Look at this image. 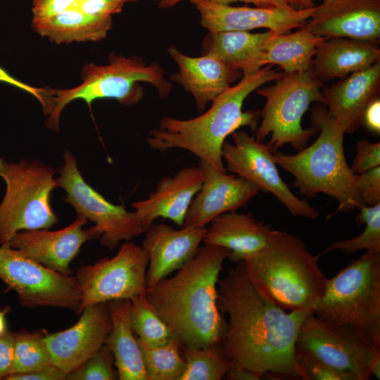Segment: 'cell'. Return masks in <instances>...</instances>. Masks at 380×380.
<instances>
[{"mask_svg":"<svg viewBox=\"0 0 380 380\" xmlns=\"http://www.w3.org/2000/svg\"><path fill=\"white\" fill-rule=\"evenodd\" d=\"M218 281L219 310L228 316L222 341L233 365L263 376L280 375L305 379L296 360L300 327L311 314L286 312L251 281L242 262Z\"/></svg>","mask_w":380,"mask_h":380,"instance_id":"obj_1","label":"cell"},{"mask_svg":"<svg viewBox=\"0 0 380 380\" xmlns=\"http://www.w3.org/2000/svg\"><path fill=\"white\" fill-rule=\"evenodd\" d=\"M230 251L200 246L194 256L151 288L146 295L181 346L221 343L227 329L217 305V284Z\"/></svg>","mask_w":380,"mask_h":380,"instance_id":"obj_2","label":"cell"},{"mask_svg":"<svg viewBox=\"0 0 380 380\" xmlns=\"http://www.w3.org/2000/svg\"><path fill=\"white\" fill-rule=\"evenodd\" d=\"M272 66L267 65L255 73L243 75L198 117L189 120L163 117L158 126L148 132L146 143L156 151H188L200 160L227 172L222 156L223 144L229 134L242 127L257 128L260 111H243V105L253 91L282 76L284 72L272 70Z\"/></svg>","mask_w":380,"mask_h":380,"instance_id":"obj_3","label":"cell"},{"mask_svg":"<svg viewBox=\"0 0 380 380\" xmlns=\"http://www.w3.org/2000/svg\"><path fill=\"white\" fill-rule=\"evenodd\" d=\"M303 241L272 230L266 244L241 262L253 284L285 310L314 311L327 278Z\"/></svg>","mask_w":380,"mask_h":380,"instance_id":"obj_4","label":"cell"},{"mask_svg":"<svg viewBox=\"0 0 380 380\" xmlns=\"http://www.w3.org/2000/svg\"><path fill=\"white\" fill-rule=\"evenodd\" d=\"M312 126L319 132L317 139L297 153H274L279 166L291 174V186L308 198L323 194L336 200L337 211L348 212L365 205L356 188L357 175L345 156V131L329 115L327 109L313 107Z\"/></svg>","mask_w":380,"mask_h":380,"instance_id":"obj_5","label":"cell"},{"mask_svg":"<svg viewBox=\"0 0 380 380\" xmlns=\"http://www.w3.org/2000/svg\"><path fill=\"white\" fill-rule=\"evenodd\" d=\"M81 84L70 89H51L49 103L43 112L48 116L47 127L57 132L64 108L75 100L84 101L89 106L97 99H112L131 106L144 96L140 82L152 84L161 98L172 90V83L165 78V70L157 63L147 65L137 56L125 57L110 54L107 65L86 64L82 68Z\"/></svg>","mask_w":380,"mask_h":380,"instance_id":"obj_6","label":"cell"},{"mask_svg":"<svg viewBox=\"0 0 380 380\" xmlns=\"http://www.w3.org/2000/svg\"><path fill=\"white\" fill-rule=\"evenodd\" d=\"M314 314L354 329L380 348V252L366 251L327 279Z\"/></svg>","mask_w":380,"mask_h":380,"instance_id":"obj_7","label":"cell"},{"mask_svg":"<svg viewBox=\"0 0 380 380\" xmlns=\"http://www.w3.org/2000/svg\"><path fill=\"white\" fill-rule=\"evenodd\" d=\"M275 82L258 88L257 93L266 99L260 111L261 122L255 129L254 138L266 144L274 153L285 144L299 151L318 129L312 126L304 129L301 120L313 102L324 104L322 82L313 74L312 68L305 71L284 72Z\"/></svg>","mask_w":380,"mask_h":380,"instance_id":"obj_8","label":"cell"},{"mask_svg":"<svg viewBox=\"0 0 380 380\" xmlns=\"http://www.w3.org/2000/svg\"><path fill=\"white\" fill-rule=\"evenodd\" d=\"M55 170L38 161L10 162L0 158V177L6 193L0 203V245L25 230L49 229L58 219L50 204L58 186Z\"/></svg>","mask_w":380,"mask_h":380,"instance_id":"obj_9","label":"cell"},{"mask_svg":"<svg viewBox=\"0 0 380 380\" xmlns=\"http://www.w3.org/2000/svg\"><path fill=\"white\" fill-rule=\"evenodd\" d=\"M296 348L355 380L380 378V348L354 329L329 324L314 313L303 322Z\"/></svg>","mask_w":380,"mask_h":380,"instance_id":"obj_10","label":"cell"},{"mask_svg":"<svg viewBox=\"0 0 380 380\" xmlns=\"http://www.w3.org/2000/svg\"><path fill=\"white\" fill-rule=\"evenodd\" d=\"M0 279L24 307H56L79 314L81 292L75 276L52 270L8 244L0 246Z\"/></svg>","mask_w":380,"mask_h":380,"instance_id":"obj_11","label":"cell"},{"mask_svg":"<svg viewBox=\"0 0 380 380\" xmlns=\"http://www.w3.org/2000/svg\"><path fill=\"white\" fill-rule=\"evenodd\" d=\"M147 267L144 249L131 241H125L113 257L80 267L75 275L81 292L79 314L91 305L145 293Z\"/></svg>","mask_w":380,"mask_h":380,"instance_id":"obj_12","label":"cell"},{"mask_svg":"<svg viewBox=\"0 0 380 380\" xmlns=\"http://www.w3.org/2000/svg\"><path fill=\"white\" fill-rule=\"evenodd\" d=\"M63 159L57 178L58 186L65 189V200L77 215L94 222L103 246L112 250L121 241H131L144 233L134 212L111 203L85 182L71 152L65 151Z\"/></svg>","mask_w":380,"mask_h":380,"instance_id":"obj_13","label":"cell"},{"mask_svg":"<svg viewBox=\"0 0 380 380\" xmlns=\"http://www.w3.org/2000/svg\"><path fill=\"white\" fill-rule=\"evenodd\" d=\"M233 143L227 139L222 156L226 170L254 184L260 191L271 193L294 216L315 220L319 212L305 200L297 197L283 181L274 159V152L244 130L232 134Z\"/></svg>","mask_w":380,"mask_h":380,"instance_id":"obj_14","label":"cell"},{"mask_svg":"<svg viewBox=\"0 0 380 380\" xmlns=\"http://www.w3.org/2000/svg\"><path fill=\"white\" fill-rule=\"evenodd\" d=\"M200 15L202 27L209 32L250 31L266 28L275 34L304 26L316 6L305 9L279 7L232 6L208 0H189Z\"/></svg>","mask_w":380,"mask_h":380,"instance_id":"obj_15","label":"cell"},{"mask_svg":"<svg viewBox=\"0 0 380 380\" xmlns=\"http://www.w3.org/2000/svg\"><path fill=\"white\" fill-rule=\"evenodd\" d=\"M80 314L73 326L44 337L52 364L66 374L106 344L112 327L108 303L89 305Z\"/></svg>","mask_w":380,"mask_h":380,"instance_id":"obj_16","label":"cell"},{"mask_svg":"<svg viewBox=\"0 0 380 380\" xmlns=\"http://www.w3.org/2000/svg\"><path fill=\"white\" fill-rule=\"evenodd\" d=\"M87 222L84 217L77 215L72 223L57 231H21L13 236L8 246L52 270L70 274V264L83 243L100 238L94 226L83 228Z\"/></svg>","mask_w":380,"mask_h":380,"instance_id":"obj_17","label":"cell"},{"mask_svg":"<svg viewBox=\"0 0 380 380\" xmlns=\"http://www.w3.org/2000/svg\"><path fill=\"white\" fill-rule=\"evenodd\" d=\"M204 171L202 185L193 198L182 227L202 226L215 217L246 205L260 191L250 181L227 174L200 160Z\"/></svg>","mask_w":380,"mask_h":380,"instance_id":"obj_18","label":"cell"},{"mask_svg":"<svg viewBox=\"0 0 380 380\" xmlns=\"http://www.w3.org/2000/svg\"><path fill=\"white\" fill-rule=\"evenodd\" d=\"M305 26L327 38L345 37L377 42L380 0H331L316 6Z\"/></svg>","mask_w":380,"mask_h":380,"instance_id":"obj_19","label":"cell"},{"mask_svg":"<svg viewBox=\"0 0 380 380\" xmlns=\"http://www.w3.org/2000/svg\"><path fill=\"white\" fill-rule=\"evenodd\" d=\"M205 231L206 227L202 226L175 229L165 223L151 225L144 232L141 246L148 258L147 289L192 258L203 241Z\"/></svg>","mask_w":380,"mask_h":380,"instance_id":"obj_20","label":"cell"},{"mask_svg":"<svg viewBox=\"0 0 380 380\" xmlns=\"http://www.w3.org/2000/svg\"><path fill=\"white\" fill-rule=\"evenodd\" d=\"M203 179L204 171L200 165L182 167L173 176L163 177L146 198L133 203L135 216L144 232L158 217L182 227Z\"/></svg>","mask_w":380,"mask_h":380,"instance_id":"obj_21","label":"cell"},{"mask_svg":"<svg viewBox=\"0 0 380 380\" xmlns=\"http://www.w3.org/2000/svg\"><path fill=\"white\" fill-rule=\"evenodd\" d=\"M167 51L178 67V71L171 75V80L192 94L200 113L239 77L240 70L215 55L204 53L199 57H191L175 46H170Z\"/></svg>","mask_w":380,"mask_h":380,"instance_id":"obj_22","label":"cell"},{"mask_svg":"<svg viewBox=\"0 0 380 380\" xmlns=\"http://www.w3.org/2000/svg\"><path fill=\"white\" fill-rule=\"evenodd\" d=\"M379 86L380 61L323 88L324 105L329 115L345 132L352 133L362 125L366 107L379 97Z\"/></svg>","mask_w":380,"mask_h":380,"instance_id":"obj_23","label":"cell"},{"mask_svg":"<svg viewBox=\"0 0 380 380\" xmlns=\"http://www.w3.org/2000/svg\"><path fill=\"white\" fill-rule=\"evenodd\" d=\"M210 223L203 243L228 249L230 251L228 259L235 262L261 249L273 230L251 214L238 213L236 210L222 213Z\"/></svg>","mask_w":380,"mask_h":380,"instance_id":"obj_24","label":"cell"},{"mask_svg":"<svg viewBox=\"0 0 380 380\" xmlns=\"http://www.w3.org/2000/svg\"><path fill=\"white\" fill-rule=\"evenodd\" d=\"M380 61L376 42L345 37L327 38L318 47L312 70L319 80L344 78Z\"/></svg>","mask_w":380,"mask_h":380,"instance_id":"obj_25","label":"cell"},{"mask_svg":"<svg viewBox=\"0 0 380 380\" xmlns=\"http://www.w3.org/2000/svg\"><path fill=\"white\" fill-rule=\"evenodd\" d=\"M130 305V300L108 303L112 327L106 345L113 356L118 379L148 380L141 346L131 324Z\"/></svg>","mask_w":380,"mask_h":380,"instance_id":"obj_26","label":"cell"},{"mask_svg":"<svg viewBox=\"0 0 380 380\" xmlns=\"http://www.w3.org/2000/svg\"><path fill=\"white\" fill-rule=\"evenodd\" d=\"M273 34L271 30L252 33L249 31L209 32L203 44L204 53H210L243 72H256L260 64L265 41Z\"/></svg>","mask_w":380,"mask_h":380,"instance_id":"obj_27","label":"cell"},{"mask_svg":"<svg viewBox=\"0 0 380 380\" xmlns=\"http://www.w3.org/2000/svg\"><path fill=\"white\" fill-rule=\"evenodd\" d=\"M326 39L305 25L294 32L273 34L264 44L260 64L277 65L286 73L308 70Z\"/></svg>","mask_w":380,"mask_h":380,"instance_id":"obj_28","label":"cell"},{"mask_svg":"<svg viewBox=\"0 0 380 380\" xmlns=\"http://www.w3.org/2000/svg\"><path fill=\"white\" fill-rule=\"evenodd\" d=\"M112 23V18L94 16L72 8L45 19L32 20V27L51 42L68 44L101 40Z\"/></svg>","mask_w":380,"mask_h":380,"instance_id":"obj_29","label":"cell"},{"mask_svg":"<svg viewBox=\"0 0 380 380\" xmlns=\"http://www.w3.org/2000/svg\"><path fill=\"white\" fill-rule=\"evenodd\" d=\"M185 369L180 380H220L232 362L221 343L204 346H181Z\"/></svg>","mask_w":380,"mask_h":380,"instance_id":"obj_30","label":"cell"},{"mask_svg":"<svg viewBox=\"0 0 380 380\" xmlns=\"http://www.w3.org/2000/svg\"><path fill=\"white\" fill-rule=\"evenodd\" d=\"M130 303L132 327L141 344L158 346L172 338L167 325L150 303L146 293L131 298Z\"/></svg>","mask_w":380,"mask_h":380,"instance_id":"obj_31","label":"cell"},{"mask_svg":"<svg viewBox=\"0 0 380 380\" xmlns=\"http://www.w3.org/2000/svg\"><path fill=\"white\" fill-rule=\"evenodd\" d=\"M139 344L148 380H180L185 361L181 345L175 339L154 347Z\"/></svg>","mask_w":380,"mask_h":380,"instance_id":"obj_32","label":"cell"},{"mask_svg":"<svg viewBox=\"0 0 380 380\" xmlns=\"http://www.w3.org/2000/svg\"><path fill=\"white\" fill-rule=\"evenodd\" d=\"M358 210L356 221L358 224H365L363 232L354 238L333 242L319 257L335 250L348 254L360 250L380 252V203L362 205Z\"/></svg>","mask_w":380,"mask_h":380,"instance_id":"obj_33","label":"cell"},{"mask_svg":"<svg viewBox=\"0 0 380 380\" xmlns=\"http://www.w3.org/2000/svg\"><path fill=\"white\" fill-rule=\"evenodd\" d=\"M39 332L15 333L14 357L11 374L25 373L53 365Z\"/></svg>","mask_w":380,"mask_h":380,"instance_id":"obj_34","label":"cell"},{"mask_svg":"<svg viewBox=\"0 0 380 380\" xmlns=\"http://www.w3.org/2000/svg\"><path fill=\"white\" fill-rule=\"evenodd\" d=\"M113 356L105 344L80 367L68 373L70 380H114L118 374L113 368Z\"/></svg>","mask_w":380,"mask_h":380,"instance_id":"obj_35","label":"cell"},{"mask_svg":"<svg viewBox=\"0 0 380 380\" xmlns=\"http://www.w3.org/2000/svg\"><path fill=\"white\" fill-rule=\"evenodd\" d=\"M296 356L305 380H355L352 375L334 369L297 348Z\"/></svg>","mask_w":380,"mask_h":380,"instance_id":"obj_36","label":"cell"},{"mask_svg":"<svg viewBox=\"0 0 380 380\" xmlns=\"http://www.w3.org/2000/svg\"><path fill=\"white\" fill-rule=\"evenodd\" d=\"M356 188L365 205L380 203V166L357 175Z\"/></svg>","mask_w":380,"mask_h":380,"instance_id":"obj_37","label":"cell"},{"mask_svg":"<svg viewBox=\"0 0 380 380\" xmlns=\"http://www.w3.org/2000/svg\"><path fill=\"white\" fill-rule=\"evenodd\" d=\"M378 166H380V143L360 140L356 144V153L350 166L353 173L360 175Z\"/></svg>","mask_w":380,"mask_h":380,"instance_id":"obj_38","label":"cell"},{"mask_svg":"<svg viewBox=\"0 0 380 380\" xmlns=\"http://www.w3.org/2000/svg\"><path fill=\"white\" fill-rule=\"evenodd\" d=\"M80 0H33L34 20L45 19L76 8Z\"/></svg>","mask_w":380,"mask_h":380,"instance_id":"obj_39","label":"cell"},{"mask_svg":"<svg viewBox=\"0 0 380 380\" xmlns=\"http://www.w3.org/2000/svg\"><path fill=\"white\" fill-rule=\"evenodd\" d=\"M0 82L6 83L14 86L23 91H27L34 96L42 104V108L47 105L50 96L51 88L44 87L38 88L30 86L22 81L16 79L8 73L4 68L0 65Z\"/></svg>","mask_w":380,"mask_h":380,"instance_id":"obj_40","label":"cell"},{"mask_svg":"<svg viewBox=\"0 0 380 380\" xmlns=\"http://www.w3.org/2000/svg\"><path fill=\"white\" fill-rule=\"evenodd\" d=\"M15 332L6 331L0 336V379L11 374L14 357Z\"/></svg>","mask_w":380,"mask_h":380,"instance_id":"obj_41","label":"cell"},{"mask_svg":"<svg viewBox=\"0 0 380 380\" xmlns=\"http://www.w3.org/2000/svg\"><path fill=\"white\" fill-rule=\"evenodd\" d=\"M67 374L53 365L25 373L11 374L6 380H63Z\"/></svg>","mask_w":380,"mask_h":380,"instance_id":"obj_42","label":"cell"},{"mask_svg":"<svg viewBox=\"0 0 380 380\" xmlns=\"http://www.w3.org/2000/svg\"><path fill=\"white\" fill-rule=\"evenodd\" d=\"M362 124L372 132L380 133V99L376 98L366 107L362 117Z\"/></svg>","mask_w":380,"mask_h":380,"instance_id":"obj_43","label":"cell"},{"mask_svg":"<svg viewBox=\"0 0 380 380\" xmlns=\"http://www.w3.org/2000/svg\"><path fill=\"white\" fill-rule=\"evenodd\" d=\"M269 6L284 8L305 9L316 6L311 0H264Z\"/></svg>","mask_w":380,"mask_h":380,"instance_id":"obj_44","label":"cell"},{"mask_svg":"<svg viewBox=\"0 0 380 380\" xmlns=\"http://www.w3.org/2000/svg\"><path fill=\"white\" fill-rule=\"evenodd\" d=\"M155 1L160 8L166 9L171 8L182 0H152ZM222 4H230L233 2L242 1L245 3H251L258 7H270L264 0H208Z\"/></svg>","mask_w":380,"mask_h":380,"instance_id":"obj_45","label":"cell"},{"mask_svg":"<svg viewBox=\"0 0 380 380\" xmlns=\"http://www.w3.org/2000/svg\"><path fill=\"white\" fill-rule=\"evenodd\" d=\"M225 376L230 380H258L262 377L246 367L233 365Z\"/></svg>","mask_w":380,"mask_h":380,"instance_id":"obj_46","label":"cell"},{"mask_svg":"<svg viewBox=\"0 0 380 380\" xmlns=\"http://www.w3.org/2000/svg\"><path fill=\"white\" fill-rule=\"evenodd\" d=\"M6 310H3L0 312V336L2 335L4 333L6 332V319H5V315H6Z\"/></svg>","mask_w":380,"mask_h":380,"instance_id":"obj_47","label":"cell"},{"mask_svg":"<svg viewBox=\"0 0 380 380\" xmlns=\"http://www.w3.org/2000/svg\"><path fill=\"white\" fill-rule=\"evenodd\" d=\"M99 1L123 6L126 3H135V2H137L139 0H99Z\"/></svg>","mask_w":380,"mask_h":380,"instance_id":"obj_48","label":"cell"},{"mask_svg":"<svg viewBox=\"0 0 380 380\" xmlns=\"http://www.w3.org/2000/svg\"><path fill=\"white\" fill-rule=\"evenodd\" d=\"M312 1H314L315 0H311ZM322 3H325V2H327V1H331V0H321Z\"/></svg>","mask_w":380,"mask_h":380,"instance_id":"obj_49","label":"cell"}]
</instances>
